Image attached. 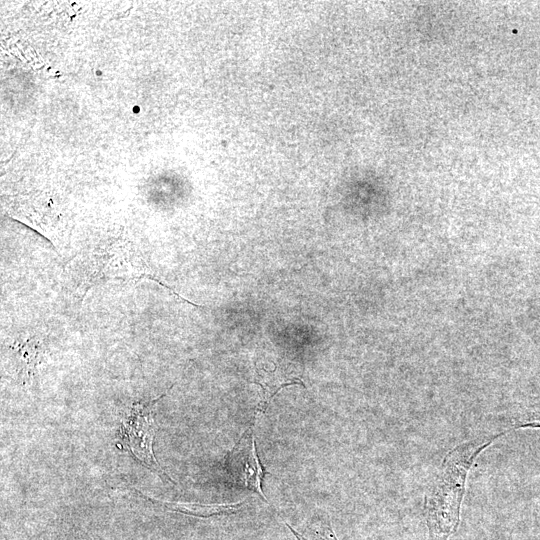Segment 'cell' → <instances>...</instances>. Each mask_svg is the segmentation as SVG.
Listing matches in <instances>:
<instances>
[{"instance_id": "obj_5", "label": "cell", "mask_w": 540, "mask_h": 540, "mask_svg": "<svg viewBox=\"0 0 540 540\" xmlns=\"http://www.w3.org/2000/svg\"><path fill=\"white\" fill-rule=\"evenodd\" d=\"M247 500L240 502H234L231 504H213V505H202V504H192V503H179V502H163L165 505L174 509L176 511L198 516V517H209L215 515H230L237 513L246 503Z\"/></svg>"}, {"instance_id": "obj_4", "label": "cell", "mask_w": 540, "mask_h": 540, "mask_svg": "<svg viewBox=\"0 0 540 540\" xmlns=\"http://www.w3.org/2000/svg\"><path fill=\"white\" fill-rule=\"evenodd\" d=\"M499 421L497 431L502 434L518 428H540V395L530 396L517 403L502 413Z\"/></svg>"}, {"instance_id": "obj_6", "label": "cell", "mask_w": 540, "mask_h": 540, "mask_svg": "<svg viewBox=\"0 0 540 540\" xmlns=\"http://www.w3.org/2000/svg\"><path fill=\"white\" fill-rule=\"evenodd\" d=\"M291 532L296 536L298 540H338L331 527L329 520H321L311 524L309 530L312 537H306L304 534L297 532L291 526H289Z\"/></svg>"}, {"instance_id": "obj_1", "label": "cell", "mask_w": 540, "mask_h": 540, "mask_svg": "<svg viewBox=\"0 0 540 540\" xmlns=\"http://www.w3.org/2000/svg\"><path fill=\"white\" fill-rule=\"evenodd\" d=\"M502 435L484 432L445 455L424 498L429 540H448L457 530L469 470L478 455Z\"/></svg>"}, {"instance_id": "obj_3", "label": "cell", "mask_w": 540, "mask_h": 540, "mask_svg": "<svg viewBox=\"0 0 540 540\" xmlns=\"http://www.w3.org/2000/svg\"><path fill=\"white\" fill-rule=\"evenodd\" d=\"M254 426L250 425L227 456L225 469L228 476L240 487L258 493L264 500L263 469L254 440Z\"/></svg>"}, {"instance_id": "obj_2", "label": "cell", "mask_w": 540, "mask_h": 540, "mask_svg": "<svg viewBox=\"0 0 540 540\" xmlns=\"http://www.w3.org/2000/svg\"><path fill=\"white\" fill-rule=\"evenodd\" d=\"M162 396L145 404L137 403L133 405L129 414L123 420L120 429V440L123 447L128 448L143 465L166 476L157 463L152 450V441L155 436L153 409Z\"/></svg>"}]
</instances>
